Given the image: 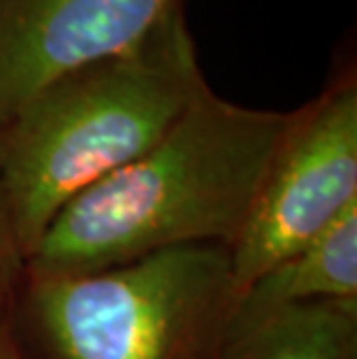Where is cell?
<instances>
[{
  "label": "cell",
  "instance_id": "1",
  "mask_svg": "<svg viewBox=\"0 0 357 359\" xmlns=\"http://www.w3.org/2000/svg\"><path fill=\"white\" fill-rule=\"evenodd\" d=\"M288 121L290 111L234 104L207 86L149 154L56 213L24 273L81 276L184 246L230 250Z\"/></svg>",
  "mask_w": 357,
  "mask_h": 359
},
{
  "label": "cell",
  "instance_id": "2",
  "mask_svg": "<svg viewBox=\"0 0 357 359\" xmlns=\"http://www.w3.org/2000/svg\"><path fill=\"white\" fill-rule=\"evenodd\" d=\"M207 86L181 5L21 104L0 126V188L24 262L67 202L149 154Z\"/></svg>",
  "mask_w": 357,
  "mask_h": 359
},
{
  "label": "cell",
  "instance_id": "3",
  "mask_svg": "<svg viewBox=\"0 0 357 359\" xmlns=\"http://www.w3.org/2000/svg\"><path fill=\"white\" fill-rule=\"evenodd\" d=\"M234 304L230 253L184 246L81 276H21L7 334L21 359H216Z\"/></svg>",
  "mask_w": 357,
  "mask_h": 359
},
{
  "label": "cell",
  "instance_id": "4",
  "mask_svg": "<svg viewBox=\"0 0 357 359\" xmlns=\"http://www.w3.org/2000/svg\"><path fill=\"white\" fill-rule=\"evenodd\" d=\"M357 204V72L346 58L290 111L250 216L230 253L234 297Z\"/></svg>",
  "mask_w": 357,
  "mask_h": 359
},
{
  "label": "cell",
  "instance_id": "5",
  "mask_svg": "<svg viewBox=\"0 0 357 359\" xmlns=\"http://www.w3.org/2000/svg\"><path fill=\"white\" fill-rule=\"evenodd\" d=\"M184 0H0V126L54 79L133 49Z\"/></svg>",
  "mask_w": 357,
  "mask_h": 359
},
{
  "label": "cell",
  "instance_id": "6",
  "mask_svg": "<svg viewBox=\"0 0 357 359\" xmlns=\"http://www.w3.org/2000/svg\"><path fill=\"white\" fill-rule=\"evenodd\" d=\"M357 299V204L234 297L227 330L309 302Z\"/></svg>",
  "mask_w": 357,
  "mask_h": 359
},
{
  "label": "cell",
  "instance_id": "7",
  "mask_svg": "<svg viewBox=\"0 0 357 359\" xmlns=\"http://www.w3.org/2000/svg\"><path fill=\"white\" fill-rule=\"evenodd\" d=\"M216 359H357V299L297 304L227 330Z\"/></svg>",
  "mask_w": 357,
  "mask_h": 359
},
{
  "label": "cell",
  "instance_id": "8",
  "mask_svg": "<svg viewBox=\"0 0 357 359\" xmlns=\"http://www.w3.org/2000/svg\"><path fill=\"white\" fill-rule=\"evenodd\" d=\"M21 276H24V253H21L17 236H14L3 188H0V309L10 306Z\"/></svg>",
  "mask_w": 357,
  "mask_h": 359
},
{
  "label": "cell",
  "instance_id": "9",
  "mask_svg": "<svg viewBox=\"0 0 357 359\" xmlns=\"http://www.w3.org/2000/svg\"><path fill=\"white\" fill-rule=\"evenodd\" d=\"M5 318H7V309H0V359H21L10 339V334H7Z\"/></svg>",
  "mask_w": 357,
  "mask_h": 359
}]
</instances>
